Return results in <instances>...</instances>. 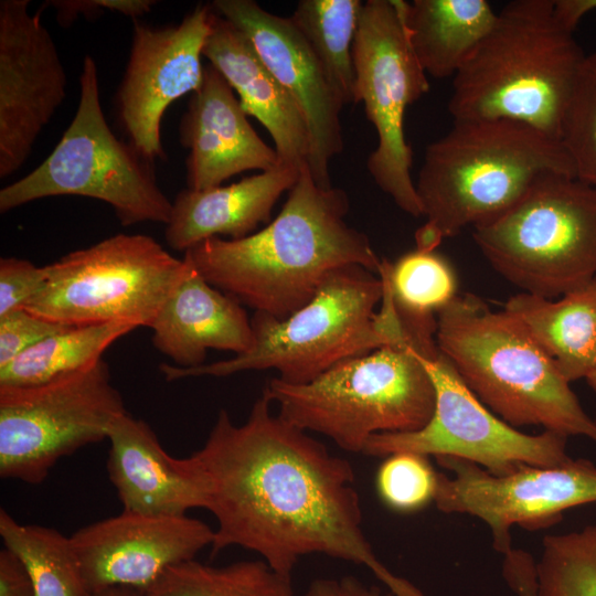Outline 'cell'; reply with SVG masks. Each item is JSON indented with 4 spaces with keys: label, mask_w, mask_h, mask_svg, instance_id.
Masks as SVG:
<instances>
[{
    "label": "cell",
    "mask_w": 596,
    "mask_h": 596,
    "mask_svg": "<svg viewBox=\"0 0 596 596\" xmlns=\"http://www.w3.org/2000/svg\"><path fill=\"white\" fill-rule=\"evenodd\" d=\"M406 2H363L353 43L355 104H363L377 136L366 161L370 175L402 211L419 217L404 118L407 107L429 91V82L409 42Z\"/></svg>",
    "instance_id": "cell-11"
},
{
    "label": "cell",
    "mask_w": 596,
    "mask_h": 596,
    "mask_svg": "<svg viewBox=\"0 0 596 596\" xmlns=\"http://www.w3.org/2000/svg\"><path fill=\"white\" fill-rule=\"evenodd\" d=\"M362 4L361 0H300L290 17L343 105L355 104L353 43Z\"/></svg>",
    "instance_id": "cell-29"
},
{
    "label": "cell",
    "mask_w": 596,
    "mask_h": 596,
    "mask_svg": "<svg viewBox=\"0 0 596 596\" xmlns=\"http://www.w3.org/2000/svg\"><path fill=\"white\" fill-rule=\"evenodd\" d=\"M107 439L106 469L124 511L184 515L207 508V480L196 457L170 456L148 423L127 412L114 422Z\"/></svg>",
    "instance_id": "cell-20"
},
{
    "label": "cell",
    "mask_w": 596,
    "mask_h": 596,
    "mask_svg": "<svg viewBox=\"0 0 596 596\" xmlns=\"http://www.w3.org/2000/svg\"><path fill=\"white\" fill-rule=\"evenodd\" d=\"M203 56L237 93L246 115L268 131L279 162L306 166L310 137L300 106L268 70L249 39L214 10Z\"/></svg>",
    "instance_id": "cell-21"
},
{
    "label": "cell",
    "mask_w": 596,
    "mask_h": 596,
    "mask_svg": "<svg viewBox=\"0 0 596 596\" xmlns=\"http://www.w3.org/2000/svg\"><path fill=\"white\" fill-rule=\"evenodd\" d=\"M212 13L211 3H200L177 25L153 28L134 20L132 42L116 105L129 142L153 163L166 157L161 120L167 108L202 83L201 57Z\"/></svg>",
    "instance_id": "cell-15"
},
{
    "label": "cell",
    "mask_w": 596,
    "mask_h": 596,
    "mask_svg": "<svg viewBox=\"0 0 596 596\" xmlns=\"http://www.w3.org/2000/svg\"><path fill=\"white\" fill-rule=\"evenodd\" d=\"M213 10L238 28L300 106L309 129L307 166L321 188L332 187L330 161L342 152L343 104L309 44L291 22L254 0H215Z\"/></svg>",
    "instance_id": "cell-17"
},
{
    "label": "cell",
    "mask_w": 596,
    "mask_h": 596,
    "mask_svg": "<svg viewBox=\"0 0 596 596\" xmlns=\"http://www.w3.org/2000/svg\"><path fill=\"white\" fill-rule=\"evenodd\" d=\"M92 596H146L142 590L127 587H111L95 592Z\"/></svg>",
    "instance_id": "cell-41"
},
{
    "label": "cell",
    "mask_w": 596,
    "mask_h": 596,
    "mask_svg": "<svg viewBox=\"0 0 596 596\" xmlns=\"http://www.w3.org/2000/svg\"><path fill=\"white\" fill-rule=\"evenodd\" d=\"M436 344L473 394L511 426L536 425L596 444V422L512 316L457 295L437 312Z\"/></svg>",
    "instance_id": "cell-6"
},
{
    "label": "cell",
    "mask_w": 596,
    "mask_h": 596,
    "mask_svg": "<svg viewBox=\"0 0 596 596\" xmlns=\"http://www.w3.org/2000/svg\"><path fill=\"white\" fill-rule=\"evenodd\" d=\"M585 380L587 381L588 386L592 389V391L596 395V362L593 369L590 370V372L585 377Z\"/></svg>",
    "instance_id": "cell-42"
},
{
    "label": "cell",
    "mask_w": 596,
    "mask_h": 596,
    "mask_svg": "<svg viewBox=\"0 0 596 596\" xmlns=\"http://www.w3.org/2000/svg\"><path fill=\"white\" fill-rule=\"evenodd\" d=\"M251 322L249 351L195 368L161 363L159 371L172 382L272 369L284 382L305 384L343 361L407 338L379 275L360 266L331 274L315 297L289 317L255 312Z\"/></svg>",
    "instance_id": "cell-5"
},
{
    "label": "cell",
    "mask_w": 596,
    "mask_h": 596,
    "mask_svg": "<svg viewBox=\"0 0 596 596\" xmlns=\"http://www.w3.org/2000/svg\"><path fill=\"white\" fill-rule=\"evenodd\" d=\"M47 278L46 267H38L26 259L2 257L0 259V317L24 308L43 287Z\"/></svg>",
    "instance_id": "cell-35"
},
{
    "label": "cell",
    "mask_w": 596,
    "mask_h": 596,
    "mask_svg": "<svg viewBox=\"0 0 596 596\" xmlns=\"http://www.w3.org/2000/svg\"><path fill=\"white\" fill-rule=\"evenodd\" d=\"M151 0H54L49 4L56 9L58 22L67 26L79 15L94 17L103 10L116 11L132 20L151 11Z\"/></svg>",
    "instance_id": "cell-36"
},
{
    "label": "cell",
    "mask_w": 596,
    "mask_h": 596,
    "mask_svg": "<svg viewBox=\"0 0 596 596\" xmlns=\"http://www.w3.org/2000/svg\"><path fill=\"white\" fill-rule=\"evenodd\" d=\"M137 327L128 322L71 327L31 347L0 368V385L29 386L85 370Z\"/></svg>",
    "instance_id": "cell-27"
},
{
    "label": "cell",
    "mask_w": 596,
    "mask_h": 596,
    "mask_svg": "<svg viewBox=\"0 0 596 596\" xmlns=\"http://www.w3.org/2000/svg\"><path fill=\"white\" fill-rule=\"evenodd\" d=\"M265 394L246 422L221 409L201 449L207 508L217 526L212 555L240 546L291 576L304 556L363 565L395 596H426L376 556L362 530L351 464L272 412Z\"/></svg>",
    "instance_id": "cell-1"
},
{
    "label": "cell",
    "mask_w": 596,
    "mask_h": 596,
    "mask_svg": "<svg viewBox=\"0 0 596 596\" xmlns=\"http://www.w3.org/2000/svg\"><path fill=\"white\" fill-rule=\"evenodd\" d=\"M408 338L343 361L313 381L290 384L274 377L264 387L287 423L359 453L383 433L423 428L435 408V389Z\"/></svg>",
    "instance_id": "cell-7"
},
{
    "label": "cell",
    "mask_w": 596,
    "mask_h": 596,
    "mask_svg": "<svg viewBox=\"0 0 596 596\" xmlns=\"http://www.w3.org/2000/svg\"><path fill=\"white\" fill-rule=\"evenodd\" d=\"M550 174L575 178L563 143L508 119L455 120L426 147L415 182L425 223L416 249L433 252L444 238L487 223Z\"/></svg>",
    "instance_id": "cell-3"
},
{
    "label": "cell",
    "mask_w": 596,
    "mask_h": 596,
    "mask_svg": "<svg viewBox=\"0 0 596 596\" xmlns=\"http://www.w3.org/2000/svg\"><path fill=\"white\" fill-rule=\"evenodd\" d=\"M146 596H296L291 576L264 560L214 566L190 560L169 567Z\"/></svg>",
    "instance_id": "cell-30"
},
{
    "label": "cell",
    "mask_w": 596,
    "mask_h": 596,
    "mask_svg": "<svg viewBox=\"0 0 596 596\" xmlns=\"http://www.w3.org/2000/svg\"><path fill=\"white\" fill-rule=\"evenodd\" d=\"M497 20L486 0L406 2L405 23L414 53L434 78L454 77Z\"/></svg>",
    "instance_id": "cell-25"
},
{
    "label": "cell",
    "mask_w": 596,
    "mask_h": 596,
    "mask_svg": "<svg viewBox=\"0 0 596 596\" xmlns=\"http://www.w3.org/2000/svg\"><path fill=\"white\" fill-rule=\"evenodd\" d=\"M47 278L24 309L70 327L128 322L150 327L188 274L153 237L119 233L45 266Z\"/></svg>",
    "instance_id": "cell-10"
},
{
    "label": "cell",
    "mask_w": 596,
    "mask_h": 596,
    "mask_svg": "<svg viewBox=\"0 0 596 596\" xmlns=\"http://www.w3.org/2000/svg\"><path fill=\"white\" fill-rule=\"evenodd\" d=\"M453 476L437 473L434 502L444 513H465L483 521L493 549H512L511 528L540 529L571 508L596 502V465L571 459L557 466H523L496 476L456 457H436Z\"/></svg>",
    "instance_id": "cell-14"
},
{
    "label": "cell",
    "mask_w": 596,
    "mask_h": 596,
    "mask_svg": "<svg viewBox=\"0 0 596 596\" xmlns=\"http://www.w3.org/2000/svg\"><path fill=\"white\" fill-rule=\"evenodd\" d=\"M503 310L525 329L567 382L585 379L596 362V277L555 301L520 292Z\"/></svg>",
    "instance_id": "cell-24"
},
{
    "label": "cell",
    "mask_w": 596,
    "mask_h": 596,
    "mask_svg": "<svg viewBox=\"0 0 596 596\" xmlns=\"http://www.w3.org/2000/svg\"><path fill=\"white\" fill-rule=\"evenodd\" d=\"M71 542L91 593L111 587L145 592L169 567L211 546L214 530L184 515L124 511L85 525Z\"/></svg>",
    "instance_id": "cell-18"
},
{
    "label": "cell",
    "mask_w": 596,
    "mask_h": 596,
    "mask_svg": "<svg viewBox=\"0 0 596 596\" xmlns=\"http://www.w3.org/2000/svg\"><path fill=\"white\" fill-rule=\"evenodd\" d=\"M125 413L103 359L42 384L0 385V477L42 483L60 459L107 439Z\"/></svg>",
    "instance_id": "cell-12"
},
{
    "label": "cell",
    "mask_w": 596,
    "mask_h": 596,
    "mask_svg": "<svg viewBox=\"0 0 596 596\" xmlns=\"http://www.w3.org/2000/svg\"><path fill=\"white\" fill-rule=\"evenodd\" d=\"M502 576L515 596H540L535 560L522 549H510L503 554Z\"/></svg>",
    "instance_id": "cell-37"
},
{
    "label": "cell",
    "mask_w": 596,
    "mask_h": 596,
    "mask_svg": "<svg viewBox=\"0 0 596 596\" xmlns=\"http://www.w3.org/2000/svg\"><path fill=\"white\" fill-rule=\"evenodd\" d=\"M472 237L522 292L562 297L596 277V187L546 175L504 213L473 227Z\"/></svg>",
    "instance_id": "cell-8"
},
{
    "label": "cell",
    "mask_w": 596,
    "mask_h": 596,
    "mask_svg": "<svg viewBox=\"0 0 596 596\" xmlns=\"http://www.w3.org/2000/svg\"><path fill=\"white\" fill-rule=\"evenodd\" d=\"M149 328L153 347L179 368L204 364L210 349L238 355L254 345L252 322L242 304L210 285L192 260Z\"/></svg>",
    "instance_id": "cell-22"
},
{
    "label": "cell",
    "mask_w": 596,
    "mask_h": 596,
    "mask_svg": "<svg viewBox=\"0 0 596 596\" xmlns=\"http://www.w3.org/2000/svg\"><path fill=\"white\" fill-rule=\"evenodd\" d=\"M0 536L26 570L36 596H92L70 536L22 524L0 510Z\"/></svg>",
    "instance_id": "cell-28"
},
{
    "label": "cell",
    "mask_w": 596,
    "mask_h": 596,
    "mask_svg": "<svg viewBox=\"0 0 596 596\" xmlns=\"http://www.w3.org/2000/svg\"><path fill=\"white\" fill-rule=\"evenodd\" d=\"M435 389L429 422L412 433L372 436L363 453L386 457L398 451L449 456L471 461L503 476L523 466H557L572 458L564 435L544 430L528 435L493 415L462 381L453 363L438 350L421 354Z\"/></svg>",
    "instance_id": "cell-13"
},
{
    "label": "cell",
    "mask_w": 596,
    "mask_h": 596,
    "mask_svg": "<svg viewBox=\"0 0 596 596\" xmlns=\"http://www.w3.org/2000/svg\"><path fill=\"white\" fill-rule=\"evenodd\" d=\"M71 328L41 318L24 308L0 317V368L45 338Z\"/></svg>",
    "instance_id": "cell-34"
},
{
    "label": "cell",
    "mask_w": 596,
    "mask_h": 596,
    "mask_svg": "<svg viewBox=\"0 0 596 596\" xmlns=\"http://www.w3.org/2000/svg\"><path fill=\"white\" fill-rule=\"evenodd\" d=\"M596 9V0H553L552 14L555 23L573 34L584 15Z\"/></svg>",
    "instance_id": "cell-40"
},
{
    "label": "cell",
    "mask_w": 596,
    "mask_h": 596,
    "mask_svg": "<svg viewBox=\"0 0 596 596\" xmlns=\"http://www.w3.org/2000/svg\"><path fill=\"white\" fill-rule=\"evenodd\" d=\"M304 596H395L391 590L383 592L368 586L353 576L317 578L311 582Z\"/></svg>",
    "instance_id": "cell-38"
},
{
    "label": "cell",
    "mask_w": 596,
    "mask_h": 596,
    "mask_svg": "<svg viewBox=\"0 0 596 596\" xmlns=\"http://www.w3.org/2000/svg\"><path fill=\"white\" fill-rule=\"evenodd\" d=\"M437 472L427 457L411 451L386 456L376 475L381 499L391 509L412 512L434 501Z\"/></svg>",
    "instance_id": "cell-33"
},
{
    "label": "cell",
    "mask_w": 596,
    "mask_h": 596,
    "mask_svg": "<svg viewBox=\"0 0 596 596\" xmlns=\"http://www.w3.org/2000/svg\"><path fill=\"white\" fill-rule=\"evenodd\" d=\"M73 120L51 155L32 172L0 190V212L55 195H81L109 204L123 226L166 225L172 201L158 185L153 162L118 139L99 98L95 60L86 55Z\"/></svg>",
    "instance_id": "cell-9"
},
{
    "label": "cell",
    "mask_w": 596,
    "mask_h": 596,
    "mask_svg": "<svg viewBox=\"0 0 596 596\" xmlns=\"http://www.w3.org/2000/svg\"><path fill=\"white\" fill-rule=\"evenodd\" d=\"M179 140L189 150L185 167L191 190L220 187L241 172H264L279 163L276 150L257 135L233 88L210 63L181 117Z\"/></svg>",
    "instance_id": "cell-19"
},
{
    "label": "cell",
    "mask_w": 596,
    "mask_h": 596,
    "mask_svg": "<svg viewBox=\"0 0 596 596\" xmlns=\"http://www.w3.org/2000/svg\"><path fill=\"white\" fill-rule=\"evenodd\" d=\"M377 275L389 290L403 328L434 334L437 312L457 296V278L439 254L414 249L395 262L382 259Z\"/></svg>",
    "instance_id": "cell-26"
},
{
    "label": "cell",
    "mask_w": 596,
    "mask_h": 596,
    "mask_svg": "<svg viewBox=\"0 0 596 596\" xmlns=\"http://www.w3.org/2000/svg\"><path fill=\"white\" fill-rule=\"evenodd\" d=\"M553 0H515L453 77L454 120L508 119L561 141L584 52L554 21Z\"/></svg>",
    "instance_id": "cell-4"
},
{
    "label": "cell",
    "mask_w": 596,
    "mask_h": 596,
    "mask_svg": "<svg viewBox=\"0 0 596 596\" xmlns=\"http://www.w3.org/2000/svg\"><path fill=\"white\" fill-rule=\"evenodd\" d=\"M301 168L279 162L270 170L226 187L181 190L172 201L164 237L187 252L211 237H246L270 219L278 199L297 182Z\"/></svg>",
    "instance_id": "cell-23"
},
{
    "label": "cell",
    "mask_w": 596,
    "mask_h": 596,
    "mask_svg": "<svg viewBox=\"0 0 596 596\" xmlns=\"http://www.w3.org/2000/svg\"><path fill=\"white\" fill-rule=\"evenodd\" d=\"M349 196L319 187L304 166L279 214L240 240L207 238L184 252L213 287L242 305L285 319L309 302L334 272L382 259L368 235L348 224Z\"/></svg>",
    "instance_id": "cell-2"
},
{
    "label": "cell",
    "mask_w": 596,
    "mask_h": 596,
    "mask_svg": "<svg viewBox=\"0 0 596 596\" xmlns=\"http://www.w3.org/2000/svg\"><path fill=\"white\" fill-rule=\"evenodd\" d=\"M29 3L0 1V178L23 166L66 96L57 47Z\"/></svg>",
    "instance_id": "cell-16"
},
{
    "label": "cell",
    "mask_w": 596,
    "mask_h": 596,
    "mask_svg": "<svg viewBox=\"0 0 596 596\" xmlns=\"http://www.w3.org/2000/svg\"><path fill=\"white\" fill-rule=\"evenodd\" d=\"M0 596H36L23 564L6 547L0 551Z\"/></svg>",
    "instance_id": "cell-39"
},
{
    "label": "cell",
    "mask_w": 596,
    "mask_h": 596,
    "mask_svg": "<svg viewBox=\"0 0 596 596\" xmlns=\"http://www.w3.org/2000/svg\"><path fill=\"white\" fill-rule=\"evenodd\" d=\"M561 142L575 178L596 187V51L585 55L566 109Z\"/></svg>",
    "instance_id": "cell-32"
},
{
    "label": "cell",
    "mask_w": 596,
    "mask_h": 596,
    "mask_svg": "<svg viewBox=\"0 0 596 596\" xmlns=\"http://www.w3.org/2000/svg\"><path fill=\"white\" fill-rule=\"evenodd\" d=\"M535 570L540 596H596V524L545 535Z\"/></svg>",
    "instance_id": "cell-31"
}]
</instances>
